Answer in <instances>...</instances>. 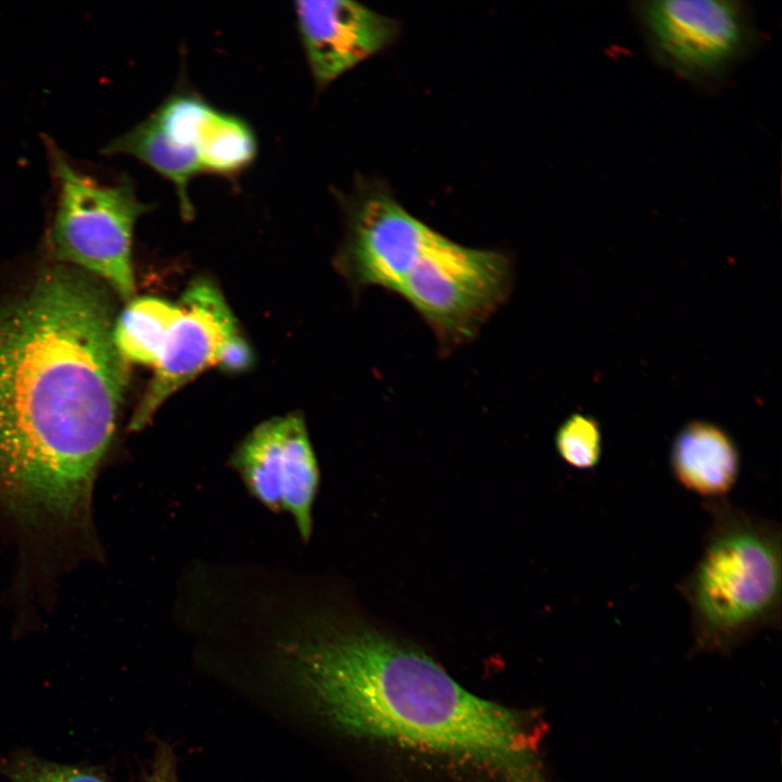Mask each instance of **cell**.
<instances>
[{
	"label": "cell",
	"instance_id": "6da1fadb",
	"mask_svg": "<svg viewBox=\"0 0 782 782\" xmlns=\"http://www.w3.org/2000/svg\"><path fill=\"white\" fill-rule=\"evenodd\" d=\"M282 667L383 782H555L538 708L480 697L425 651L373 627L311 622Z\"/></svg>",
	"mask_w": 782,
	"mask_h": 782
},
{
	"label": "cell",
	"instance_id": "7a4b0ae2",
	"mask_svg": "<svg viewBox=\"0 0 782 782\" xmlns=\"http://www.w3.org/2000/svg\"><path fill=\"white\" fill-rule=\"evenodd\" d=\"M114 321L103 290L65 266L0 310V506L29 530L89 531L128 379Z\"/></svg>",
	"mask_w": 782,
	"mask_h": 782
},
{
	"label": "cell",
	"instance_id": "3957f363",
	"mask_svg": "<svg viewBox=\"0 0 782 782\" xmlns=\"http://www.w3.org/2000/svg\"><path fill=\"white\" fill-rule=\"evenodd\" d=\"M343 253L356 283L403 298L445 346L471 339L512 282L505 254L450 240L374 185L349 201Z\"/></svg>",
	"mask_w": 782,
	"mask_h": 782
},
{
	"label": "cell",
	"instance_id": "277c9868",
	"mask_svg": "<svg viewBox=\"0 0 782 782\" xmlns=\"http://www.w3.org/2000/svg\"><path fill=\"white\" fill-rule=\"evenodd\" d=\"M702 554L679 584L691 609L693 653L728 655L781 625V530L726 497L705 501Z\"/></svg>",
	"mask_w": 782,
	"mask_h": 782
},
{
	"label": "cell",
	"instance_id": "5b68a950",
	"mask_svg": "<svg viewBox=\"0 0 782 782\" xmlns=\"http://www.w3.org/2000/svg\"><path fill=\"white\" fill-rule=\"evenodd\" d=\"M50 151L56 187L50 230L53 254L103 278L130 300L136 290L133 230L149 205L129 180L101 182L75 168L55 147Z\"/></svg>",
	"mask_w": 782,
	"mask_h": 782
},
{
	"label": "cell",
	"instance_id": "8992f818",
	"mask_svg": "<svg viewBox=\"0 0 782 782\" xmlns=\"http://www.w3.org/2000/svg\"><path fill=\"white\" fill-rule=\"evenodd\" d=\"M631 10L653 59L705 89L720 86L758 39L744 1H636Z\"/></svg>",
	"mask_w": 782,
	"mask_h": 782
},
{
	"label": "cell",
	"instance_id": "52a82bcc",
	"mask_svg": "<svg viewBox=\"0 0 782 782\" xmlns=\"http://www.w3.org/2000/svg\"><path fill=\"white\" fill-rule=\"evenodd\" d=\"M180 307L181 314L130 421L131 430L143 428L175 391L209 366L217 365L223 344L240 335L224 298L205 280H198L187 289Z\"/></svg>",
	"mask_w": 782,
	"mask_h": 782
},
{
	"label": "cell",
	"instance_id": "ba28073f",
	"mask_svg": "<svg viewBox=\"0 0 782 782\" xmlns=\"http://www.w3.org/2000/svg\"><path fill=\"white\" fill-rule=\"evenodd\" d=\"M294 13L307 64L319 89L383 50L398 23L349 0L297 1Z\"/></svg>",
	"mask_w": 782,
	"mask_h": 782
},
{
	"label": "cell",
	"instance_id": "9c48e42d",
	"mask_svg": "<svg viewBox=\"0 0 782 782\" xmlns=\"http://www.w3.org/2000/svg\"><path fill=\"white\" fill-rule=\"evenodd\" d=\"M740 464L733 439L709 421L688 422L672 442L670 467L674 478L705 501L727 496L736 484Z\"/></svg>",
	"mask_w": 782,
	"mask_h": 782
},
{
	"label": "cell",
	"instance_id": "30bf717a",
	"mask_svg": "<svg viewBox=\"0 0 782 782\" xmlns=\"http://www.w3.org/2000/svg\"><path fill=\"white\" fill-rule=\"evenodd\" d=\"M289 415L257 426L232 457L251 494L272 510L281 509Z\"/></svg>",
	"mask_w": 782,
	"mask_h": 782
},
{
	"label": "cell",
	"instance_id": "8fae6325",
	"mask_svg": "<svg viewBox=\"0 0 782 782\" xmlns=\"http://www.w3.org/2000/svg\"><path fill=\"white\" fill-rule=\"evenodd\" d=\"M181 307L162 299L131 300L113 326V341L128 362L155 367Z\"/></svg>",
	"mask_w": 782,
	"mask_h": 782
},
{
	"label": "cell",
	"instance_id": "7c38bea8",
	"mask_svg": "<svg viewBox=\"0 0 782 782\" xmlns=\"http://www.w3.org/2000/svg\"><path fill=\"white\" fill-rule=\"evenodd\" d=\"M318 467L303 419L289 415L281 509L287 510L304 540L312 533V507L318 487Z\"/></svg>",
	"mask_w": 782,
	"mask_h": 782
},
{
	"label": "cell",
	"instance_id": "4fadbf2b",
	"mask_svg": "<svg viewBox=\"0 0 782 782\" xmlns=\"http://www.w3.org/2000/svg\"><path fill=\"white\" fill-rule=\"evenodd\" d=\"M257 152L256 137L243 119L214 109L204 128L202 173L235 176L249 167Z\"/></svg>",
	"mask_w": 782,
	"mask_h": 782
},
{
	"label": "cell",
	"instance_id": "5bb4252c",
	"mask_svg": "<svg viewBox=\"0 0 782 782\" xmlns=\"http://www.w3.org/2000/svg\"><path fill=\"white\" fill-rule=\"evenodd\" d=\"M555 443L560 457L576 469L594 468L601 459V428L591 416L570 415L558 428Z\"/></svg>",
	"mask_w": 782,
	"mask_h": 782
},
{
	"label": "cell",
	"instance_id": "9a60e30c",
	"mask_svg": "<svg viewBox=\"0 0 782 782\" xmlns=\"http://www.w3.org/2000/svg\"><path fill=\"white\" fill-rule=\"evenodd\" d=\"M12 782H105L94 771L33 755L15 756L1 766Z\"/></svg>",
	"mask_w": 782,
	"mask_h": 782
},
{
	"label": "cell",
	"instance_id": "2e32d148",
	"mask_svg": "<svg viewBox=\"0 0 782 782\" xmlns=\"http://www.w3.org/2000/svg\"><path fill=\"white\" fill-rule=\"evenodd\" d=\"M253 355L241 335L228 339L222 346L217 365L228 373H240L251 367Z\"/></svg>",
	"mask_w": 782,
	"mask_h": 782
},
{
	"label": "cell",
	"instance_id": "e0dca14e",
	"mask_svg": "<svg viewBox=\"0 0 782 782\" xmlns=\"http://www.w3.org/2000/svg\"><path fill=\"white\" fill-rule=\"evenodd\" d=\"M142 782H179L174 754L169 747L157 749L151 770Z\"/></svg>",
	"mask_w": 782,
	"mask_h": 782
}]
</instances>
